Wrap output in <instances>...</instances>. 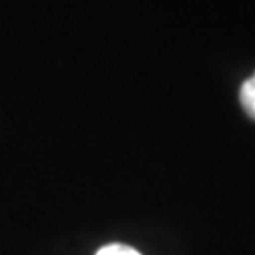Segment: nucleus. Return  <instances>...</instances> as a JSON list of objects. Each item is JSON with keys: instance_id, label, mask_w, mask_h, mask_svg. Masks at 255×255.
<instances>
[{"instance_id": "nucleus-1", "label": "nucleus", "mask_w": 255, "mask_h": 255, "mask_svg": "<svg viewBox=\"0 0 255 255\" xmlns=\"http://www.w3.org/2000/svg\"><path fill=\"white\" fill-rule=\"evenodd\" d=\"M240 104L252 119H255V80L248 78L246 82L240 85V93H238Z\"/></svg>"}, {"instance_id": "nucleus-2", "label": "nucleus", "mask_w": 255, "mask_h": 255, "mask_svg": "<svg viewBox=\"0 0 255 255\" xmlns=\"http://www.w3.org/2000/svg\"><path fill=\"white\" fill-rule=\"evenodd\" d=\"M97 255H142L138 250L127 246V244H108V246L101 248Z\"/></svg>"}, {"instance_id": "nucleus-3", "label": "nucleus", "mask_w": 255, "mask_h": 255, "mask_svg": "<svg viewBox=\"0 0 255 255\" xmlns=\"http://www.w3.org/2000/svg\"><path fill=\"white\" fill-rule=\"evenodd\" d=\"M252 78H254V80H255V72H254V76H252Z\"/></svg>"}]
</instances>
